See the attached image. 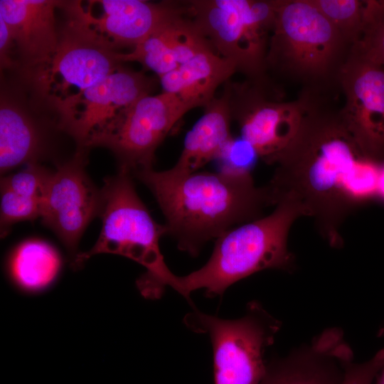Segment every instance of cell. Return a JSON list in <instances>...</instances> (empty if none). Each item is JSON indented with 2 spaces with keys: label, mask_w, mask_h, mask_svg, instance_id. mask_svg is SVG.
I'll use <instances>...</instances> for the list:
<instances>
[{
  "label": "cell",
  "mask_w": 384,
  "mask_h": 384,
  "mask_svg": "<svg viewBox=\"0 0 384 384\" xmlns=\"http://www.w3.org/2000/svg\"><path fill=\"white\" fill-rule=\"evenodd\" d=\"M299 126L274 158L267 185L274 205L297 201L332 247L343 244L340 228L358 204L378 195L380 166L367 159L346 129L333 100H304Z\"/></svg>",
  "instance_id": "1"
},
{
  "label": "cell",
  "mask_w": 384,
  "mask_h": 384,
  "mask_svg": "<svg viewBox=\"0 0 384 384\" xmlns=\"http://www.w3.org/2000/svg\"><path fill=\"white\" fill-rule=\"evenodd\" d=\"M133 174L156 198L166 234L192 256L231 228L262 217L263 210L274 205L268 186H255L249 171L149 169Z\"/></svg>",
  "instance_id": "2"
},
{
  "label": "cell",
  "mask_w": 384,
  "mask_h": 384,
  "mask_svg": "<svg viewBox=\"0 0 384 384\" xmlns=\"http://www.w3.org/2000/svg\"><path fill=\"white\" fill-rule=\"evenodd\" d=\"M352 49L311 0H277L267 73L297 87L299 98L333 100Z\"/></svg>",
  "instance_id": "3"
},
{
  "label": "cell",
  "mask_w": 384,
  "mask_h": 384,
  "mask_svg": "<svg viewBox=\"0 0 384 384\" xmlns=\"http://www.w3.org/2000/svg\"><path fill=\"white\" fill-rule=\"evenodd\" d=\"M306 216L304 207L292 197L279 198L268 215L241 224L215 240L208 262L198 270L177 276L174 289L191 302L190 294L205 289L208 297L222 296L236 282L266 269L289 271L294 256L287 239L294 222Z\"/></svg>",
  "instance_id": "4"
},
{
  "label": "cell",
  "mask_w": 384,
  "mask_h": 384,
  "mask_svg": "<svg viewBox=\"0 0 384 384\" xmlns=\"http://www.w3.org/2000/svg\"><path fill=\"white\" fill-rule=\"evenodd\" d=\"M101 192L102 227L99 238L90 250L77 254L72 266L77 269L97 254L127 257L146 269L137 282L141 294L147 299L159 298L166 286L174 288L177 278L166 266L159 248L166 226L151 216L137 195L131 174L119 171L106 178Z\"/></svg>",
  "instance_id": "5"
},
{
  "label": "cell",
  "mask_w": 384,
  "mask_h": 384,
  "mask_svg": "<svg viewBox=\"0 0 384 384\" xmlns=\"http://www.w3.org/2000/svg\"><path fill=\"white\" fill-rule=\"evenodd\" d=\"M191 17L223 58L245 80L270 78L266 58L274 28L277 0L186 1Z\"/></svg>",
  "instance_id": "6"
},
{
  "label": "cell",
  "mask_w": 384,
  "mask_h": 384,
  "mask_svg": "<svg viewBox=\"0 0 384 384\" xmlns=\"http://www.w3.org/2000/svg\"><path fill=\"white\" fill-rule=\"evenodd\" d=\"M65 21L50 62L27 85L55 110L122 66L113 50L83 20L79 1H60Z\"/></svg>",
  "instance_id": "7"
},
{
  "label": "cell",
  "mask_w": 384,
  "mask_h": 384,
  "mask_svg": "<svg viewBox=\"0 0 384 384\" xmlns=\"http://www.w3.org/2000/svg\"><path fill=\"white\" fill-rule=\"evenodd\" d=\"M185 324L208 334L213 351L215 384H260L266 370V348L272 344L281 323L257 302L241 318L228 320L199 311L186 315Z\"/></svg>",
  "instance_id": "8"
},
{
  "label": "cell",
  "mask_w": 384,
  "mask_h": 384,
  "mask_svg": "<svg viewBox=\"0 0 384 384\" xmlns=\"http://www.w3.org/2000/svg\"><path fill=\"white\" fill-rule=\"evenodd\" d=\"M191 109L174 94L146 95L122 110L88 141L109 149L119 171L129 174L153 169L154 154L175 124Z\"/></svg>",
  "instance_id": "9"
},
{
  "label": "cell",
  "mask_w": 384,
  "mask_h": 384,
  "mask_svg": "<svg viewBox=\"0 0 384 384\" xmlns=\"http://www.w3.org/2000/svg\"><path fill=\"white\" fill-rule=\"evenodd\" d=\"M232 120L240 129L242 140L257 156L272 164L274 158L295 134L303 114L299 100H284L280 85L272 79L245 80L225 83Z\"/></svg>",
  "instance_id": "10"
},
{
  "label": "cell",
  "mask_w": 384,
  "mask_h": 384,
  "mask_svg": "<svg viewBox=\"0 0 384 384\" xmlns=\"http://www.w3.org/2000/svg\"><path fill=\"white\" fill-rule=\"evenodd\" d=\"M156 82L144 72L121 66L57 107L58 127L74 139L76 151L88 152L90 139L122 110L151 95Z\"/></svg>",
  "instance_id": "11"
},
{
  "label": "cell",
  "mask_w": 384,
  "mask_h": 384,
  "mask_svg": "<svg viewBox=\"0 0 384 384\" xmlns=\"http://www.w3.org/2000/svg\"><path fill=\"white\" fill-rule=\"evenodd\" d=\"M88 152L76 151L57 165L48 179L41 203L42 223L52 230L72 255L90 221L100 214L102 192L85 170Z\"/></svg>",
  "instance_id": "12"
},
{
  "label": "cell",
  "mask_w": 384,
  "mask_h": 384,
  "mask_svg": "<svg viewBox=\"0 0 384 384\" xmlns=\"http://www.w3.org/2000/svg\"><path fill=\"white\" fill-rule=\"evenodd\" d=\"M341 117L362 154L384 161V68L351 52L340 78Z\"/></svg>",
  "instance_id": "13"
},
{
  "label": "cell",
  "mask_w": 384,
  "mask_h": 384,
  "mask_svg": "<svg viewBox=\"0 0 384 384\" xmlns=\"http://www.w3.org/2000/svg\"><path fill=\"white\" fill-rule=\"evenodd\" d=\"M187 10L186 1L95 0L79 11L87 24L113 50L134 49L166 21Z\"/></svg>",
  "instance_id": "14"
},
{
  "label": "cell",
  "mask_w": 384,
  "mask_h": 384,
  "mask_svg": "<svg viewBox=\"0 0 384 384\" xmlns=\"http://www.w3.org/2000/svg\"><path fill=\"white\" fill-rule=\"evenodd\" d=\"M60 1L1 0L0 17L6 23L15 48L16 70L28 84L50 62L59 28L55 11Z\"/></svg>",
  "instance_id": "15"
},
{
  "label": "cell",
  "mask_w": 384,
  "mask_h": 384,
  "mask_svg": "<svg viewBox=\"0 0 384 384\" xmlns=\"http://www.w3.org/2000/svg\"><path fill=\"white\" fill-rule=\"evenodd\" d=\"M353 353L342 330L330 328L267 364L260 384H341Z\"/></svg>",
  "instance_id": "16"
},
{
  "label": "cell",
  "mask_w": 384,
  "mask_h": 384,
  "mask_svg": "<svg viewBox=\"0 0 384 384\" xmlns=\"http://www.w3.org/2000/svg\"><path fill=\"white\" fill-rule=\"evenodd\" d=\"M208 50H215L187 6L185 12L166 21L129 53H118L117 58L122 63L137 62L159 78Z\"/></svg>",
  "instance_id": "17"
},
{
  "label": "cell",
  "mask_w": 384,
  "mask_h": 384,
  "mask_svg": "<svg viewBox=\"0 0 384 384\" xmlns=\"http://www.w3.org/2000/svg\"><path fill=\"white\" fill-rule=\"evenodd\" d=\"M46 133L18 96L1 90L0 171L1 175L23 164L38 163L45 153Z\"/></svg>",
  "instance_id": "18"
},
{
  "label": "cell",
  "mask_w": 384,
  "mask_h": 384,
  "mask_svg": "<svg viewBox=\"0 0 384 384\" xmlns=\"http://www.w3.org/2000/svg\"><path fill=\"white\" fill-rule=\"evenodd\" d=\"M236 72L232 62L208 50L159 79L162 92L176 95L192 110L207 106L215 98L218 87Z\"/></svg>",
  "instance_id": "19"
},
{
  "label": "cell",
  "mask_w": 384,
  "mask_h": 384,
  "mask_svg": "<svg viewBox=\"0 0 384 384\" xmlns=\"http://www.w3.org/2000/svg\"><path fill=\"white\" fill-rule=\"evenodd\" d=\"M232 120L227 92L215 97L207 106L201 117L185 138L183 150L176 164V171L190 173L211 160L220 157L233 141Z\"/></svg>",
  "instance_id": "20"
},
{
  "label": "cell",
  "mask_w": 384,
  "mask_h": 384,
  "mask_svg": "<svg viewBox=\"0 0 384 384\" xmlns=\"http://www.w3.org/2000/svg\"><path fill=\"white\" fill-rule=\"evenodd\" d=\"M60 262L58 252L50 244L41 240H28L14 251L10 271L15 282L21 288L37 291L53 281Z\"/></svg>",
  "instance_id": "21"
},
{
  "label": "cell",
  "mask_w": 384,
  "mask_h": 384,
  "mask_svg": "<svg viewBox=\"0 0 384 384\" xmlns=\"http://www.w3.org/2000/svg\"><path fill=\"white\" fill-rule=\"evenodd\" d=\"M314 6L353 48L363 29L364 0H311Z\"/></svg>",
  "instance_id": "22"
},
{
  "label": "cell",
  "mask_w": 384,
  "mask_h": 384,
  "mask_svg": "<svg viewBox=\"0 0 384 384\" xmlns=\"http://www.w3.org/2000/svg\"><path fill=\"white\" fill-rule=\"evenodd\" d=\"M352 52L384 68V0H364L362 33Z\"/></svg>",
  "instance_id": "23"
},
{
  "label": "cell",
  "mask_w": 384,
  "mask_h": 384,
  "mask_svg": "<svg viewBox=\"0 0 384 384\" xmlns=\"http://www.w3.org/2000/svg\"><path fill=\"white\" fill-rule=\"evenodd\" d=\"M42 201L17 194L1 187V233L4 236L11 226L20 221L41 217Z\"/></svg>",
  "instance_id": "24"
},
{
  "label": "cell",
  "mask_w": 384,
  "mask_h": 384,
  "mask_svg": "<svg viewBox=\"0 0 384 384\" xmlns=\"http://www.w3.org/2000/svg\"><path fill=\"white\" fill-rule=\"evenodd\" d=\"M52 171L39 163L30 164L16 174L4 176L1 179V187L42 201Z\"/></svg>",
  "instance_id": "25"
},
{
  "label": "cell",
  "mask_w": 384,
  "mask_h": 384,
  "mask_svg": "<svg viewBox=\"0 0 384 384\" xmlns=\"http://www.w3.org/2000/svg\"><path fill=\"white\" fill-rule=\"evenodd\" d=\"M384 367V347L371 358L361 362L348 363L341 384H373L377 374Z\"/></svg>",
  "instance_id": "26"
},
{
  "label": "cell",
  "mask_w": 384,
  "mask_h": 384,
  "mask_svg": "<svg viewBox=\"0 0 384 384\" xmlns=\"http://www.w3.org/2000/svg\"><path fill=\"white\" fill-rule=\"evenodd\" d=\"M0 65L2 70H16L14 43L9 28L0 17Z\"/></svg>",
  "instance_id": "27"
},
{
  "label": "cell",
  "mask_w": 384,
  "mask_h": 384,
  "mask_svg": "<svg viewBox=\"0 0 384 384\" xmlns=\"http://www.w3.org/2000/svg\"><path fill=\"white\" fill-rule=\"evenodd\" d=\"M378 195L384 199V164L380 166L378 183Z\"/></svg>",
  "instance_id": "28"
},
{
  "label": "cell",
  "mask_w": 384,
  "mask_h": 384,
  "mask_svg": "<svg viewBox=\"0 0 384 384\" xmlns=\"http://www.w3.org/2000/svg\"><path fill=\"white\" fill-rule=\"evenodd\" d=\"M373 384H384V367L377 374Z\"/></svg>",
  "instance_id": "29"
},
{
  "label": "cell",
  "mask_w": 384,
  "mask_h": 384,
  "mask_svg": "<svg viewBox=\"0 0 384 384\" xmlns=\"http://www.w3.org/2000/svg\"><path fill=\"white\" fill-rule=\"evenodd\" d=\"M379 335H380V336H383V335H384V325H383V326H382V327L380 328Z\"/></svg>",
  "instance_id": "30"
}]
</instances>
